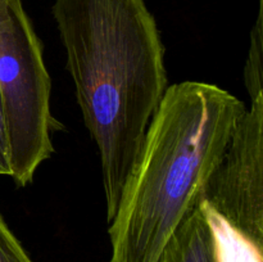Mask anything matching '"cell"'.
Returning a JSON list of instances; mask_svg holds the SVG:
<instances>
[{
	"instance_id": "6da1fadb",
	"label": "cell",
	"mask_w": 263,
	"mask_h": 262,
	"mask_svg": "<svg viewBox=\"0 0 263 262\" xmlns=\"http://www.w3.org/2000/svg\"><path fill=\"white\" fill-rule=\"evenodd\" d=\"M51 13L99 152L109 222L168 87L161 32L145 0H55Z\"/></svg>"
},
{
	"instance_id": "7a4b0ae2",
	"label": "cell",
	"mask_w": 263,
	"mask_h": 262,
	"mask_svg": "<svg viewBox=\"0 0 263 262\" xmlns=\"http://www.w3.org/2000/svg\"><path fill=\"white\" fill-rule=\"evenodd\" d=\"M246 104L203 81L167 87L109 221V262H157L203 202Z\"/></svg>"
},
{
	"instance_id": "3957f363",
	"label": "cell",
	"mask_w": 263,
	"mask_h": 262,
	"mask_svg": "<svg viewBox=\"0 0 263 262\" xmlns=\"http://www.w3.org/2000/svg\"><path fill=\"white\" fill-rule=\"evenodd\" d=\"M51 81L43 46L22 0H0V95L9 140L10 176L31 184L54 148L59 127L50 108Z\"/></svg>"
},
{
	"instance_id": "277c9868",
	"label": "cell",
	"mask_w": 263,
	"mask_h": 262,
	"mask_svg": "<svg viewBox=\"0 0 263 262\" xmlns=\"http://www.w3.org/2000/svg\"><path fill=\"white\" fill-rule=\"evenodd\" d=\"M200 204L263 249V95L241 115Z\"/></svg>"
},
{
	"instance_id": "5b68a950",
	"label": "cell",
	"mask_w": 263,
	"mask_h": 262,
	"mask_svg": "<svg viewBox=\"0 0 263 262\" xmlns=\"http://www.w3.org/2000/svg\"><path fill=\"white\" fill-rule=\"evenodd\" d=\"M157 262H220L212 228L200 207L177 229Z\"/></svg>"
},
{
	"instance_id": "8992f818",
	"label": "cell",
	"mask_w": 263,
	"mask_h": 262,
	"mask_svg": "<svg viewBox=\"0 0 263 262\" xmlns=\"http://www.w3.org/2000/svg\"><path fill=\"white\" fill-rule=\"evenodd\" d=\"M262 0H259V10L256 25L252 30L251 46L244 67V82L251 100L263 95L262 89Z\"/></svg>"
},
{
	"instance_id": "52a82bcc",
	"label": "cell",
	"mask_w": 263,
	"mask_h": 262,
	"mask_svg": "<svg viewBox=\"0 0 263 262\" xmlns=\"http://www.w3.org/2000/svg\"><path fill=\"white\" fill-rule=\"evenodd\" d=\"M0 262H32L0 215Z\"/></svg>"
},
{
	"instance_id": "ba28073f",
	"label": "cell",
	"mask_w": 263,
	"mask_h": 262,
	"mask_svg": "<svg viewBox=\"0 0 263 262\" xmlns=\"http://www.w3.org/2000/svg\"><path fill=\"white\" fill-rule=\"evenodd\" d=\"M9 140H8L7 121H5L4 105L0 95V176H10Z\"/></svg>"
}]
</instances>
